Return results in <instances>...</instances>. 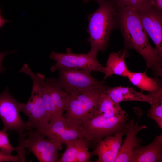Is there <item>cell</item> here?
Wrapping results in <instances>:
<instances>
[{
	"instance_id": "4dcf8cb0",
	"label": "cell",
	"mask_w": 162,
	"mask_h": 162,
	"mask_svg": "<svg viewBox=\"0 0 162 162\" xmlns=\"http://www.w3.org/2000/svg\"><path fill=\"white\" fill-rule=\"evenodd\" d=\"M90 0H84V3H86ZM96 0L98 2L100 0Z\"/></svg>"
},
{
	"instance_id": "44dd1931",
	"label": "cell",
	"mask_w": 162,
	"mask_h": 162,
	"mask_svg": "<svg viewBox=\"0 0 162 162\" xmlns=\"http://www.w3.org/2000/svg\"><path fill=\"white\" fill-rule=\"evenodd\" d=\"M81 138L66 142L65 150L58 162H76V159L79 145Z\"/></svg>"
},
{
	"instance_id": "52a82bcc",
	"label": "cell",
	"mask_w": 162,
	"mask_h": 162,
	"mask_svg": "<svg viewBox=\"0 0 162 162\" xmlns=\"http://www.w3.org/2000/svg\"><path fill=\"white\" fill-rule=\"evenodd\" d=\"M56 79L58 85L69 94L81 92L106 84L91 74L92 72L82 70L60 69Z\"/></svg>"
},
{
	"instance_id": "ffe728a7",
	"label": "cell",
	"mask_w": 162,
	"mask_h": 162,
	"mask_svg": "<svg viewBox=\"0 0 162 162\" xmlns=\"http://www.w3.org/2000/svg\"><path fill=\"white\" fill-rule=\"evenodd\" d=\"M42 98L49 122L62 116L60 115L56 108L50 95L48 84L45 80L43 85Z\"/></svg>"
},
{
	"instance_id": "f546056e",
	"label": "cell",
	"mask_w": 162,
	"mask_h": 162,
	"mask_svg": "<svg viewBox=\"0 0 162 162\" xmlns=\"http://www.w3.org/2000/svg\"><path fill=\"white\" fill-rule=\"evenodd\" d=\"M1 12L0 10V28L5 23L9 22V20H7L3 19L2 16Z\"/></svg>"
},
{
	"instance_id": "8fae6325",
	"label": "cell",
	"mask_w": 162,
	"mask_h": 162,
	"mask_svg": "<svg viewBox=\"0 0 162 162\" xmlns=\"http://www.w3.org/2000/svg\"><path fill=\"white\" fill-rule=\"evenodd\" d=\"M37 131L45 137L63 144L66 142L82 138L78 127L69 123L63 116L50 122L41 130Z\"/></svg>"
},
{
	"instance_id": "9a60e30c",
	"label": "cell",
	"mask_w": 162,
	"mask_h": 162,
	"mask_svg": "<svg viewBox=\"0 0 162 162\" xmlns=\"http://www.w3.org/2000/svg\"><path fill=\"white\" fill-rule=\"evenodd\" d=\"M127 50L124 49L123 51L113 52L110 54L106 66L104 67V80L114 75L126 77L130 71L125 61L128 56Z\"/></svg>"
},
{
	"instance_id": "6da1fadb",
	"label": "cell",
	"mask_w": 162,
	"mask_h": 162,
	"mask_svg": "<svg viewBox=\"0 0 162 162\" xmlns=\"http://www.w3.org/2000/svg\"><path fill=\"white\" fill-rule=\"evenodd\" d=\"M117 8L116 27L123 37L124 49L135 50L145 60L147 69L162 77V58L156 48L151 45L136 9L130 6Z\"/></svg>"
},
{
	"instance_id": "ba28073f",
	"label": "cell",
	"mask_w": 162,
	"mask_h": 162,
	"mask_svg": "<svg viewBox=\"0 0 162 162\" xmlns=\"http://www.w3.org/2000/svg\"><path fill=\"white\" fill-rule=\"evenodd\" d=\"M50 58L56 62L50 68L52 72L60 69L82 70L103 73L104 72V67L99 62L97 56L88 53H74L70 50L65 53L53 51L50 54Z\"/></svg>"
},
{
	"instance_id": "83f0119b",
	"label": "cell",
	"mask_w": 162,
	"mask_h": 162,
	"mask_svg": "<svg viewBox=\"0 0 162 162\" xmlns=\"http://www.w3.org/2000/svg\"><path fill=\"white\" fill-rule=\"evenodd\" d=\"M14 51L11 52H4L0 53V73L3 72L5 70V68L3 67L2 65V62L3 58L4 57L8 54L14 52Z\"/></svg>"
},
{
	"instance_id": "7c38bea8",
	"label": "cell",
	"mask_w": 162,
	"mask_h": 162,
	"mask_svg": "<svg viewBox=\"0 0 162 162\" xmlns=\"http://www.w3.org/2000/svg\"><path fill=\"white\" fill-rule=\"evenodd\" d=\"M143 114L142 111L137 112L138 117L135 123L134 118L128 120L126 137L122 141L119 151L116 157L115 162H130L133 151L142 142V139L137 138V135L141 130L147 128L146 125H140L139 121Z\"/></svg>"
},
{
	"instance_id": "ac0fdd59",
	"label": "cell",
	"mask_w": 162,
	"mask_h": 162,
	"mask_svg": "<svg viewBox=\"0 0 162 162\" xmlns=\"http://www.w3.org/2000/svg\"><path fill=\"white\" fill-rule=\"evenodd\" d=\"M52 100L60 115L63 116L67 107L69 94L61 88L54 78L46 80Z\"/></svg>"
},
{
	"instance_id": "603a6c76",
	"label": "cell",
	"mask_w": 162,
	"mask_h": 162,
	"mask_svg": "<svg viewBox=\"0 0 162 162\" xmlns=\"http://www.w3.org/2000/svg\"><path fill=\"white\" fill-rule=\"evenodd\" d=\"M125 134L123 132H118L103 140L109 146L116 159L121 148L123 136Z\"/></svg>"
},
{
	"instance_id": "1f68e13d",
	"label": "cell",
	"mask_w": 162,
	"mask_h": 162,
	"mask_svg": "<svg viewBox=\"0 0 162 162\" xmlns=\"http://www.w3.org/2000/svg\"></svg>"
},
{
	"instance_id": "5bb4252c",
	"label": "cell",
	"mask_w": 162,
	"mask_h": 162,
	"mask_svg": "<svg viewBox=\"0 0 162 162\" xmlns=\"http://www.w3.org/2000/svg\"><path fill=\"white\" fill-rule=\"evenodd\" d=\"M106 92L110 98L115 102L120 104L124 101H138L150 104L152 97L151 94H144L129 87L121 86L108 87Z\"/></svg>"
},
{
	"instance_id": "7a4b0ae2",
	"label": "cell",
	"mask_w": 162,
	"mask_h": 162,
	"mask_svg": "<svg viewBox=\"0 0 162 162\" xmlns=\"http://www.w3.org/2000/svg\"><path fill=\"white\" fill-rule=\"evenodd\" d=\"M98 2V9L87 16V41L91 46L88 54L94 56L107 49L111 34L117 28L118 8L115 0H100Z\"/></svg>"
},
{
	"instance_id": "8992f818",
	"label": "cell",
	"mask_w": 162,
	"mask_h": 162,
	"mask_svg": "<svg viewBox=\"0 0 162 162\" xmlns=\"http://www.w3.org/2000/svg\"><path fill=\"white\" fill-rule=\"evenodd\" d=\"M26 139H20L24 148L32 152L40 162H58V151L62 149V143L45 138L37 130H28Z\"/></svg>"
},
{
	"instance_id": "d6986e66",
	"label": "cell",
	"mask_w": 162,
	"mask_h": 162,
	"mask_svg": "<svg viewBox=\"0 0 162 162\" xmlns=\"http://www.w3.org/2000/svg\"><path fill=\"white\" fill-rule=\"evenodd\" d=\"M151 93L152 97L147 116L154 120L162 129V88Z\"/></svg>"
},
{
	"instance_id": "484cf974",
	"label": "cell",
	"mask_w": 162,
	"mask_h": 162,
	"mask_svg": "<svg viewBox=\"0 0 162 162\" xmlns=\"http://www.w3.org/2000/svg\"><path fill=\"white\" fill-rule=\"evenodd\" d=\"M118 8L130 6L136 9L151 3L150 0H115Z\"/></svg>"
},
{
	"instance_id": "9c48e42d",
	"label": "cell",
	"mask_w": 162,
	"mask_h": 162,
	"mask_svg": "<svg viewBox=\"0 0 162 162\" xmlns=\"http://www.w3.org/2000/svg\"><path fill=\"white\" fill-rule=\"evenodd\" d=\"M20 103L9 93L8 86L0 94V117L3 124V130H15L20 136L28 130L26 122L19 114Z\"/></svg>"
},
{
	"instance_id": "e0dca14e",
	"label": "cell",
	"mask_w": 162,
	"mask_h": 162,
	"mask_svg": "<svg viewBox=\"0 0 162 162\" xmlns=\"http://www.w3.org/2000/svg\"><path fill=\"white\" fill-rule=\"evenodd\" d=\"M126 77L132 84L142 91L152 92L162 87L160 80L157 77H149L146 71L139 72L130 70Z\"/></svg>"
},
{
	"instance_id": "277c9868",
	"label": "cell",
	"mask_w": 162,
	"mask_h": 162,
	"mask_svg": "<svg viewBox=\"0 0 162 162\" xmlns=\"http://www.w3.org/2000/svg\"><path fill=\"white\" fill-rule=\"evenodd\" d=\"M106 84L81 92L69 94L63 116L71 124L77 127L92 115L101 94L108 88Z\"/></svg>"
},
{
	"instance_id": "d4e9b609",
	"label": "cell",
	"mask_w": 162,
	"mask_h": 162,
	"mask_svg": "<svg viewBox=\"0 0 162 162\" xmlns=\"http://www.w3.org/2000/svg\"><path fill=\"white\" fill-rule=\"evenodd\" d=\"M90 157L88 143L85 140L81 138L76 155V162H89Z\"/></svg>"
},
{
	"instance_id": "3957f363",
	"label": "cell",
	"mask_w": 162,
	"mask_h": 162,
	"mask_svg": "<svg viewBox=\"0 0 162 162\" xmlns=\"http://www.w3.org/2000/svg\"><path fill=\"white\" fill-rule=\"evenodd\" d=\"M127 113L119 117L107 118L92 115L77 126L81 137L87 142L98 143L105 138L118 132L127 133L128 121Z\"/></svg>"
},
{
	"instance_id": "cb8c5ba5",
	"label": "cell",
	"mask_w": 162,
	"mask_h": 162,
	"mask_svg": "<svg viewBox=\"0 0 162 162\" xmlns=\"http://www.w3.org/2000/svg\"><path fill=\"white\" fill-rule=\"evenodd\" d=\"M6 131L0 130V151L5 154L12 155L13 152L18 151L19 147H13L10 144L8 138V134Z\"/></svg>"
},
{
	"instance_id": "4316f807",
	"label": "cell",
	"mask_w": 162,
	"mask_h": 162,
	"mask_svg": "<svg viewBox=\"0 0 162 162\" xmlns=\"http://www.w3.org/2000/svg\"><path fill=\"white\" fill-rule=\"evenodd\" d=\"M17 162L20 161L19 155H8L0 151V162Z\"/></svg>"
},
{
	"instance_id": "4fadbf2b",
	"label": "cell",
	"mask_w": 162,
	"mask_h": 162,
	"mask_svg": "<svg viewBox=\"0 0 162 162\" xmlns=\"http://www.w3.org/2000/svg\"><path fill=\"white\" fill-rule=\"evenodd\" d=\"M162 162V134L156 136L149 144L138 146L132 153L130 162Z\"/></svg>"
},
{
	"instance_id": "7402d4cb",
	"label": "cell",
	"mask_w": 162,
	"mask_h": 162,
	"mask_svg": "<svg viewBox=\"0 0 162 162\" xmlns=\"http://www.w3.org/2000/svg\"><path fill=\"white\" fill-rule=\"evenodd\" d=\"M98 143L93 154L98 156L96 162H115L116 158L109 146L103 140Z\"/></svg>"
},
{
	"instance_id": "2e32d148",
	"label": "cell",
	"mask_w": 162,
	"mask_h": 162,
	"mask_svg": "<svg viewBox=\"0 0 162 162\" xmlns=\"http://www.w3.org/2000/svg\"><path fill=\"white\" fill-rule=\"evenodd\" d=\"M106 91L101 94L92 115L110 118L124 115L126 113L122 109L120 104L112 100Z\"/></svg>"
},
{
	"instance_id": "5b68a950",
	"label": "cell",
	"mask_w": 162,
	"mask_h": 162,
	"mask_svg": "<svg viewBox=\"0 0 162 162\" xmlns=\"http://www.w3.org/2000/svg\"><path fill=\"white\" fill-rule=\"evenodd\" d=\"M32 83L31 96L26 103H20V110L28 118L26 122L28 130L40 131L47 125L49 121L42 98V84L38 80Z\"/></svg>"
},
{
	"instance_id": "f1b7e54d",
	"label": "cell",
	"mask_w": 162,
	"mask_h": 162,
	"mask_svg": "<svg viewBox=\"0 0 162 162\" xmlns=\"http://www.w3.org/2000/svg\"><path fill=\"white\" fill-rule=\"evenodd\" d=\"M152 4L160 10H162V0H150Z\"/></svg>"
},
{
	"instance_id": "30bf717a",
	"label": "cell",
	"mask_w": 162,
	"mask_h": 162,
	"mask_svg": "<svg viewBox=\"0 0 162 162\" xmlns=\"http://www.w3.org/2000/svg\"><path fill=\"white\" fill-rule=\"evenodd\" d=\"M142 26L162 58V11L151 3L136 9Z\"/></svg>"
}]
</instances>
